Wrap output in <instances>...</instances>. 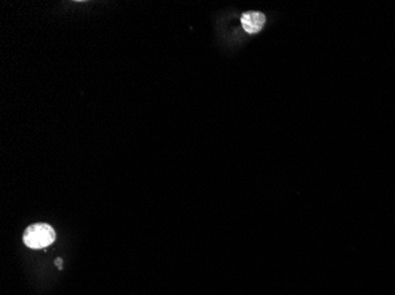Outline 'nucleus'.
I'll list each match as a JSON object with an SVG mask.
<instances>
[{
	"label": "nucleus",
	"instance_id": "obj_1",
	"mask_svg": "<svg viewBox=\"0 0 395 295\" xmlns=\"http://www.w3.org/2000/svg\"><path fill=\"white\" fill-rule=\"evenodd\" d=\"M56 240V233L50 224H36L26 228L23 241L28 248L42 249L53 244Z\"/></svg>",
	"mask_w": 395,
	"mask_h": 295
},
{
	"label": "nucleus",
	"instance_id": "obj_2",
	"mask_svg": "<svg viewBox=\"0 0 395 295\" xmlns=\"http://www.w3.org/2000/svg\"><path fill=\"white\" fill-rule=\"evenodd\" d=\"M264 24H265V16L263 13L249 11L242 16L243 28L250 35L259 33Z\"/></svg>",
	"mask_w": 395,
	"mask_h": 295
}]
</instances>
